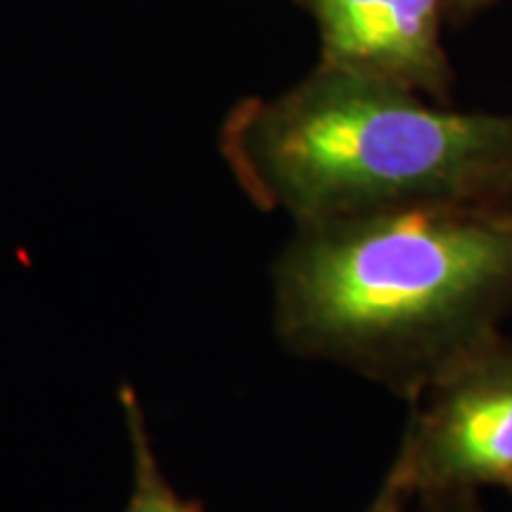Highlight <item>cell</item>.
<instances>
[{
  "mask_svg": "<svg viewBox=\"0 0 512 512\" xmlns=\"http://www.w3.org/2000/svg\"><path fill=\"white\" fill-rule=\"evenodd\" d=\"M510 313L512 219L477 202L297 226L273 264L280 344L406 401Z\"/></svg>",
  "mask_w": 512,
  "mask_h": 512,
  "instance_id": "obj_1",
  "label": "cell"
},
{
  "mask_svg": "<svg viewBox=\"0 0 512 512\" xmlns=\"http://www.w3.org/2000/svg\"><path fill=\"white\" fill-rule=\"evenodd\" d=\"M256 207L297 226L427 202H477L512 159V117L448 112L399 83L325 64L221 133Z\"/></svg>",
  "mask_w": 512,
  "mask_h": 512,
  "instance_id": "obj_2",
  "label": "cell"
},
{
  "mask_svg": "<svg viewBox=\"0 0 512 512\" xmlns=\"http://www.w3.org/2000/svg\"><path fill=\"white\" fill-rule=\"evenodd\" d=\"M387 477L411 498L512 496V339L498 332L415 396Z\"/></svg>",
  "mask_w": 512,
  "mask_h": 512,
  "instance_id": "obj_3",
  "label": "cell"
},
{
  "mask_svg": "<svg viewBox=\"0 0 512 512\" xmlns=\"http://www.w3.org/2000/svg\"><path fill=\"white\" fill-rule=\"evenodd\" d=\"M439 0H389L325 64L356 69L408 91L441 93L446 83L439 43Z\"/></svg>",
  "mask_w": 512,
  "mask_h": 512,
  "instance_id": "obj_4",
  "label": "cell"
},
{
  "mask_svg": "<svg viewBox=\"0 0 512 512\" xmlns=\"http://www.w3.org/2000/svg\"><path fill=\"white\" fill-rule=\"evenodd\" d=\"M121 413H124L128 444H131L133 486L124 512H202L200 503L183 498L164 475L152 444L150 427L136 389L124 384L119 389Z\"/></svg>",
  "mask_w": 512,
  "mask_h": 512,
  "instance_id": "obj_5",
  "label": "cell"
},
{
  "mask_svg": "<svg viewBox=\"0 0 512 512\" xmlns=\"http://www.w3.org/2000/svg\"><path fill=\"white\" fill-rule=\"evenodd\" d=\"M387 3L389 0H306L313 17L318 19L325 55L342 46Z\"/></svg>",
  "mask_w": 512,
  "mask_h": 512,
  "instance_id": "obj_6",
  "label": "cell"
},
{
  "mask_svg": "<svg viewBox=\"0 0 512 512\" xmlns=\"http://www.w3.org/2000/svg\"><path fill=\"white\" fill-rule=\"evenodd\" d=\"M477 204L512 219V159L498 171L494 181L486 185V190L479 195Z\"/></svg>",
  "mask_w": 512,
  "mask_h": 512,
  "instance_id": "obj_7",
  "label": "cell"
},
{
  "mask_svg": "<svg viewBox=\"0 0 512 512\" xmlns=\"http://www.w3.org/2000/svg\"><path fill=\"white\" fill-rule=\"evenodd\" d=\"M418 501V510H411L408 505L406 512H482L475 494H439L418 498Z\"/></svg>",
  "mask_w": 512,
  "mask_h": 512,
  "instance_id": "obj_8",
  "label": "cell"
},
{
  "mask_svg": "<svg viewBox=\"0 0 512 512\" xmlns=\"http://www.w3.org/2000/svg\"><path fill=\"white\" fill-rule=\"evenodd\" d=\"M411 501L413 498L408 494H403V491L392 482V479L384 477L380 491H377L375 498L370 501V505L363 512H406Z\"/></svg>",
  "mask_w": 512,
  "mask_h": 512,
  "instance_id": "obj_9",
  "label": "cell"
}]
</instances>
